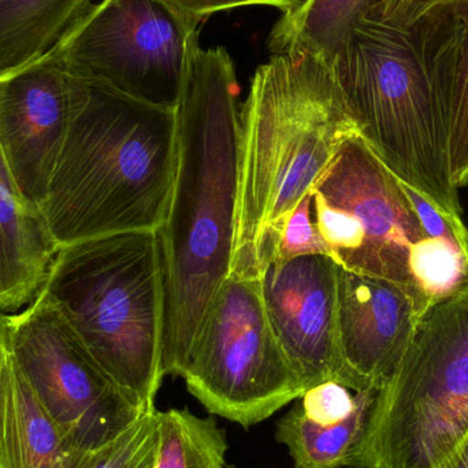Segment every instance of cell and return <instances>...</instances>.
<instances>
[{"label":"cell","mask_w":468,"mask_h":468,"mask_svg":"<svg viewBox=\"0 0 468 468\" xmlns=\"http://www.w3.org/2000/svg\"><path fill=\"white\" fill-rule=\"evenodd\" d=\"M447 468H468V440L459 452L453 456Z\"/></svg>","instance_id":"27"},{"label":"cell","mask_w":468,"mask_h":468,"mask_svg":"<svg viewBox=\"0 0 468 468\" xmlns=\"http://www.w3.org/2000/svg\"><path fill=\"white\" fill-rule=\"evenodd\" d=\"M337 335L344 385L378 390L400 363L422 303L398 283L338 266Z\"/></svg>","instance_id":"13"},{"label":"cell","mask_w":468,"mask_h":468,"mask_svg":"<svg viewBox=\"0 0 468 468\" xmlns=\"http://www.w3.org/2000/svg\"><path fill=\"white\" fill-rule=\"evenodd\" d=\"M96 0H0V76L51 55Z\"/></svg>","instance_id":"17"},{"label":"cell","mask_w":468,"mask_h":468,"mask_svg":"<svg viewBox=\"0 0 468 468\" xmlns=\"http://www.w3.org/2000/svg\"><path fill=\"white\" fill-rule=\"evenodd\" d=\"M376 393L370 389L355 393L351 414L333 425L314 422L297 404L278 420L275 440L288 448L294 468L349 467Z\"/></svg>","instance_id":"18"},{"label":"cell","mask_w":468,"mask_h":468,"mask_svg":"<svg viewBox=\"0 0 468 468\" xmlns=\"http://www.w3.org/2000/svg\"><path fill=\"white\" fill-rule=\"evenodd\" d=\"M327 62L366 144L401 183L463 221L447 128L412 30L360 19Z\"/></svg>","instance_id":"5"},{"label":"cell","mask_w":468,"mask_h":468,"mask_svg":"<svg viewBox=\"0 0 468 468\" xmlns=\"http://www.w3.org/2000/svg\"><path fill=\"white\" fill-rule=\"evenodd\" d=\"M58 250L43 213L25 199L0 150V313H21L40 296Z\"/></svg>","instance_id":"15"},{"label":"cell","mask_w":468,"mask_h":468,"mask_svg":"<svg viewBox=\"0 0 468 468\" xmlns=\"http://www.w3.org/2000/svg\"><path fill=\"white\" fill-rule=\"evenodd\" d=\"M313 194L314 218L337 266L403 286L420 303L411 274L422 225L401 183L352 134Z\"/></svg>","instance_id":"8"},{"label":"cell","mask_w":468,"mask_h":468,"mask_svg":"<svg viewBox=\"0 0 468 468\" xmlns=\"http://www.w3.org/2000/svg\"><path fill=\"white\" fill-rule=\"evenodd\" d=\"M41 293L123 396L142 412L156 410L165 378L158 232L112 234L60 248Z\"/></svg>","instance_id":"4"},{"label":"cell","mask_w":468,"mask_h":468,"mask_svg":"<svg viewBox=\"0 0 468 468\" xmlns=\"http://www.w3.org/2000/svg\"><path fill=\"white\" fill-rule=\"evenodd\" d=\"M7 348L63 433L92 451L140 415L88 354L65 316L43 293L7 315Z\"/></svg>","instance_id":"10"},{"label":"cell","mask_w":468,"mask_h":468,"mask_svg":"<svg viewBox=\"0 0 468 468\" xmlns=\"http://www.w3.org/2000/svg\"><path fill=\"white\" fill-rule=\"evenodd\" d=\"M355 393L338 382H322L305 390L300 398V407L314 422L333 425L351 414L355 406Z\"/></svg>","instance_id":"23"},{"label":"cell","mask_w":468,"mask_h":468,"mask_svg":"<svg viewBox=\"0 0 468 468\" xmlns=\"http://www.w3.org/2000/svg\"><path fill=\"white\" fill-rule=\"evenodd\" d=\"M356 133L324 58L275 52L255 71L239 112L232 274L259 278L292 211Z\"/></svg>","instance_id":"2"},{"label":"cell","mask_w":468,"mask_h":468,"mask_svg":"<svg viewBox=\"0 0 468 468\" xmlns=\"http://www.w3.org/2000/svg\"><path fill=\"white\" fill-rule=\"evenodd\" d=\"M445 0H382L365 18L409 29L431 8Z\"/></svg>","instance_id":"25"},{"label":"cell","mask_w":468,"mask_h":468,"mask_svg":"<svg viewBox=\"0 0 468 468\" xmlns=\"http://www.w3.org/2000/svg\"><path fill=\"white\" fill-rule=\"evenodd\" d=\"M88 452L63 433L7 348L0 370V468H80Z\"/></svg>","instance_id":"16"},{"label":"cell","mask_w":468,"mask_h":468,"mask_svg":"<svg viewBox=\"0 0 468 468\" xmlns=\"http://www.w3.org/2000/svg\"><path fill=\"white\" fill-rule=\"evenodd\" d=\"M5 324H7V314L0 313V370H2L3 360L7 354V332H5Z\"/></svg>","instance_id":"26"},{"label":"cell","mask_w":468,"mask_h":468,"mask_svg":"<svg viewBox=\"0 0 468 468\" xmlns=\"http://www.w3.org/2000/svg\"><path fill=\"white\" fill-rule=\"evenodd\" d=\"M183 378L208 414L247 429L304 395L267 318L259 278L230 274L222 283Z\"/></svg>","instance_id":"7"},{"label":"cell","mask_w":468,"mask_h":468,"mask_svg":"<svg viewBox=\"0 0 468 468\" xmlns=\"http://www.w3.org/2000/svg\"><path fill=\"white\" fill-rule=\"evenodd\" d=\"M156 445V410H154L140 415L106 444L90 451L80 468H153Z\"/></svg>","instance_id":"21"},{"label":"cell","mask_w":468,"mask_h":468,"mask_svg":"<svg viewBox=\"0 0 468 468\" xmlns=\"http://www.w3.org/2000/svg\"><path fill=\"white\" fill-rule=\"evenodd\" d=\"M178 13L202 24L206 18L222 11L245 5H270L282 11V16L299 10L307 0H165Z\"/></svg>","instance_id":"24"},{"label":"cell","mask_w":468,"mask_h":468,"mask_svg":"<svg viewBox=\"0 0 468 468\" xmlns=\"http://www.w3.org/2000/svg\"><path fill=\"white\" fill-rule=\"evenodd\" d=\"M313 216V194H311L305 197L289 216L281 233L272 261H289V259L308 255L329 256V250L318 232Z\"/></svg>","instance_id":"22"},{"label":"cell","mask_w":468,"mask_h":468,"mask_svg":"<svg viewBox=\"0 0 468 468\" xmlns=\"http://www.w3.org/2000/svg\"><path fill=\"white\" fill-rule=\"evenodd\" d=\"M176 110L70 74V118L41 213L58 248L158 232L175 177Z\"/></svg>","instance_id":"3"},{"label":"cell","mask_w":468,"mask_h":468,"mask_svg":"<svg viewBox=\"0 0 468 468\" xmlns=\"http://www.w3.org/2000/svg\"><path fill=\"white\" fill-rule=\"evenodd\" d=\"M175 177L158 230L164 263L162 373L183 377L203 319L232 274L239 200V82L224 47H189L176 107Z\"/></svg>","instance_id":"1"},{"label":"cell","mask_w":468,"mask_h":468,"mask_svg":"<svg viewBox=\"0 0 468 468\" xmlns=\"http://www.w3.org/2000/svg\"><path fill=\"white\" fill-rule=\"evenodd\" d=\"M382 0H307L299 10L281 16L270 33L275 52H311L329 60L346 33Z\"/></svg>","instance_id":"19"},{"label":"cell","mask_w":468,"mask_h":468,"mask_svg":"<svg viewBox=\"0 0 468 468\" xmlns=\"http://www.w3.org/2000/svg\"><path fill=\"white\" fill-rule=\"evenodd\" d=\"M199 27L165 0H96L51 55L71 76L176 110Z\"/></svg>","instance_id":"9"},{"label":"cell","mask_w":468,"mask_h":468,"mask_svg":"<svg viewBox=\"0 0 468 468\" xmlns=\"http://www.w3.org/2000/svg\"><path fill=\"white\" fill-rule=\"evenodd\" d=\"M412 30L448 132L450 176L468 186V0H445Z\"/></svg>","instance_id":"14"},{"label":"cell","mask_w":468,"mask_h":468,"mask_svg":"<svg viewBox=\"0 0 468 468\" xmlns=\"http://www.w3.org/2000/svg\"><path fill=\"white\" fill-rule=\"evenodd\" d=\"M468 440V286L426 308L351 468H447Z\"/></svg>","instance_id":"6"},{"label":"cell","mask_w":468,"mask_h":468,"mask_svg":"<svg viewBox=\"0 0 468 468\" xmlns=\"http://www.w3.org/2000/svg\"><path fill=\"white\" fill-rule=\"evenodd\" d=\"M155 462L153 468H227V433L216 418L188 410H156Z\"/></svg>","instance_id":"20"},{"label":"cell","mask_w":468,"mask_h":468,"mask_svg":"<svg viewBox=\"0 0 468 468\" xmlns=\"http://www.w3.org/2000/svg\"><path fill=\"white\" fill-rule=\"evenodd\" d=\"M70 118V74L54 57L0 76V150L25 199L41 211Z\"/></svg>","instance_id":"12"},{"label":"cell","mask_w":468,"mask_h":468,"mask_svg":"<svg viewBox=\"0 0 468 468\" xmlns=\"http://www.w3.org/2000/svg\"><path fill=\"white\" fill-rule=\"evenodd\" d=\"M338 266L330 256L272 261L259 275L267 318L304 392L344 385L337 335Z\"/></svg>","instance_id":"11"}]
</instances>
